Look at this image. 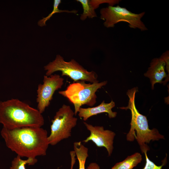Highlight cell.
Instances as JSON below:
<instances>
[{"mask_svg": "<svg viewBox=\"0 0 169 169\" xmlns=\"http://www.w3.org/2000/svg\"><path fill=\"white\" fill-rule=\"evenodd\" d=\"M0 123L3 127L8 129L42 127L44 119L38 109L13 99L0 102Z\"/></svg>", "mask_w": 169, "mask_h": 169, "instance_id": "2", "label": "cell"}, {"mask_svg": "<svg viewBox=\"0 0 169 169\" xmlns=\"http://www.w3.org/2000/svg\"><path fill=\"white\" fill-rule=\"evenodd\" d=\"M74 149L79 163V169H85L86 160L89 156L88 149L81 141L74 143Z\"/></svg>", "mask_w": 169, "mask_h": 169, "instance_id": "14", "label": "cell"}, {"mask_svg": "<svg viewBox=\"0 0 169 169\" xmlns=\"http://www.w3.org/2000/svg\"><path fill=\"white\" fill-rule=\"evenodd\" d=\"M107 83V81L86 83L84 81H79L69 84L65 90L59 93L74 105L76 115L82 105L92 107L95 104L97 98L95 93Z\"/></svg>", "mask_w": 169, "mask_h": 169, "instance_id": "4", "label": "cell"}, {"mask_svg": "<svg viewBox=\"0 0 169 169\" xmlns=\"http://www.w3.org/2000/svg\"><path fill=\"white\" fill-rule=\"evenodd\" d=\"M160 58L163 60L166 63V69L169 74V51L167 50L164 52L161 56Z\"/></svg>", "mask_w": 169, "mask_h": 169, "instance_id": "18", "label": "cell"}, {"mask_svg": "<svg viewBox=\"0 0 169 169\" xmlns=\"http://www.w3.org/2000/svg\"><path fill=\"white\" fill-rule=\"evenodd\" d=\"M71 159V167L70 169H73L74 166L76 158L75 157L76 155L75 153L74 152H71L70 153Z\"/></svg>", "mask_w": 169, "mask_h": 169, "instance_id": "19", "label": "cell"}, {"mask_svg": "<svg viewBox=\"0 0 169 169\" xmlns=\"http://www.w3.org/2000/svg\"><path fill=\"white\" fill-rule=\"evenodd\" d=\"M84 124L90 131V135L83 141L87 143L92 141L97 146L104 147L108 156H110L114 149V140L115 133L110 130H105L102 126H94L85 122H84Z\"/></svg>", "mask_w": 169, "mask_h": 169, "instance_id": "9", "label": "cell"}, {"mask_svg": "<svg viewBox=\"0 0 169 169\" xmlns=\"http://www.w3.org/2000/svg\"><path fill=\"white\" fill-rule=\"evenodd\" d=\"M1 134L6 146L21 157L45 156L49 145L47 131L41 127H3Z\"/></svg>", "mask_w": 169, "mask_h": 169, "instance_id": "1", "label": "cell"}, {"mask_svg": "<svg viewBox=\"0 0 169 169\" xmlns=\"http://www.w3.org/2000/svg\"><path fill=\"white\" fill-rule=\"evenodd\" d=\"M60 0H54V1L53 8L52 12L46 17L43 18V19L40 20L38 23V26L40 27H43L46 25V23L54 13H60L62 12H66L68 13H73L76 14L78 11L73 10L71 11L68 10H61L59 9L58 7L61 3Z\"/></svg>", "mask_w": 169, "mask_h": 169, "instance_id": "16", "label": "cell"}, {"mask_svg": "<svg viewBox=\"0 0 169 169\" xmlns=\"http://www.w3.org/2000/svg\"><path fill=\"white\" fill-rule=\"evenodd\" d=\"M115 105V103L111 100L109 103H105L103 101L97 106L95 107H90L87 108L80 107L78 111V116L83 118L84 121H86L90 117L98 114L106 113L108 114L109 118H115L117 113L112 111V109Z\"/></svg>", "mask_w": 169, "mask_h": 169, "instance_id": "11", "label": "cell"}, {"mask_svg": "<svg viewBox=\"0 0 169 169\" xmlns=\"http://www.w3.org/2000/svg\"><path fill=\"white\" fill-rule=\"evenodd\" d=\"M81 4L83 12L80 18L81 20H84L87 18H92L97 17L95 10L100 5L103 3H110V0H77Z\"/></svg>", "mask_w": 169, "mask_h": 169, "instance_id": "12", "label": "cell"}, {"mask_svg": "<svg viewBox=\"0 0 169 169\" xmlns=\"http://www.w3.org/2000/svg\"><path fill=\"white\" fill-rule=\"evenodd\" d=\"M100 13V18L104 21L103 24L106 28H113L117 23L125 22L128 23L129 26L131 28H138L141 31L148 30L141 20L145 14V12L135 13L118 5L116 6H109L102 8Z\"/></svg>", "mask_w": 169, "mask_h": 169, "instance_id": "7", "label": "cell"}, {"mask_svg": "<svg viewBox=\"0 0 169 169\" xmlns=\"http://www.w3.org/2000/svg\"><path fill=\"white\" fill-rule=\"evenodd\" d=\"M44 68L47 76L60 71L62 72V76H67L74 82L83 81L93 83L98 81L95 72L88 71L74 59L65 61L59 54L57 55L55 59L45 66Z\"/></svg>", "mask_w": 169, "mask_h": 169, "instance_id": "5", "label": "cell"}, {"mask_svg": "<svg viewBox=\"0 0 169 169\" xmlns=\"http://www.w3.org/2000/svg\"><path fill=\"white\" fill-rule=\"evenodd\" d=\"M70 106L63 104L51 120V132L48 136L49 145L54 146L71 136L72 129L77 125L78 119Z\"/></svg>", "mask_w": 169, "mask_h": 169, "instance_id": "6", "label": "cell"}, {"mask_svg": "<svg viewBox=\"0 0 169 169\" xmlns=\"http://www.w3.org/2000/svg\"><path fill=\"white\" fill-rule=\"evenodd\" d=\"M137 91V87L129 90L127 92L129 98L128 105L120 108L125 110L129 109L131 111V127L126 135L127 140L132 141L136 139L142 153H144L150 149L147 143L151 141H158L160 139H165V138L157 129L149 128L146 117L140 114L136 109L135 97Z\"/></svg>", "mask_w": 169, "mask_h": 169, "instance_id": "3", "label": "cell"}, {"mask_svg": "<svg viewBox=\"0 0 169 169\" xmlns=\"http://www.w3.org/2000/svg\"><path fill=\"white\" fill-rule=\"evenodd\" d=\"M142 160L141 155L137 152L128 156L123 161L116 163L111 169H133Z\"/></svg>", "mask_w": 169, "mask_h": 169, "instance_id": "13", "label": "cell"}, {"mask_svg": "<svg viewBox=\"0 0 169 169\" xmlns=\"http://www.w3.org/2000/svg\"><path fill=\"white\" fill-rule=\"evenodd\" d=\"M64 79L57 74L44 75L43 84L38 85L36 101L38 110L42 114L50 104L55 91L61 88Z\"/></svg>", "mask_w": 169, "mask_h": 169, "instance_id": "8", "label": "cell"}, {"mask_svg": "<svg viewBox=\"0 0 169 169\" xmlns=\"http://www.w3.org/2000/svg\"><path fill=\"white\" fill-rule=\"evenodd\" d=\"M86 169H100V167L97 163L92 162L89 165Z\"/></svg>", "mask_w": 169, "mask_h": 169, "instance_id": "20", "label": "cell"}, {"mask_svg": "<svg viewBox=\"0 0 169 169\" xmlns=\"http://www.w3.org/2000/svg\"><path fill=\"white\" fill-rule=\"evenodd\" d=\"M36 158H29L24 160L19 156L17 155L11 162L10 169H26L25 165H33L37 162Z\"/></svg>", "mask_w": 169, "mask_h": 169, "instance_id": "15", "label": "cell"}, {"mask_svg": "<svg viewBox=\"0 0 169 169\" xmlns=\"http://www.w3.org/2000/svg\"><path fill=\"white\" fill-rule=\"evenodd\" d=\"M147 153V152H145L144 153L146 158V164L144 167L142 169H162L163 164L159 166L156 165L149 159Z\"/></svg>", "mask_w": 169, "mask_h": 169, "instance_id": "17", "label": "cell"}, {"mask_svg": "<svg viewBox=\"0 0 169 169\" xmlns=\"http://www.w3.org/2000/svg\"><path fill=\"white\" fill-rule=\"evenodd\" d=\"M166 65L163 60L155 58L152 60L147 71L144 74L145 76L149 78L152 90L155 84L163 82V79L167 76L165 71Z\"/></svg>", "mask_w": 169, "mask_h": 169, "instance_id": "10", "label": "cell"}]
</instances>
